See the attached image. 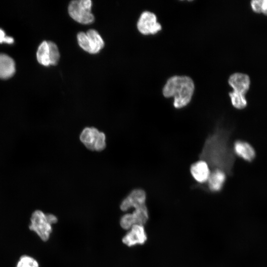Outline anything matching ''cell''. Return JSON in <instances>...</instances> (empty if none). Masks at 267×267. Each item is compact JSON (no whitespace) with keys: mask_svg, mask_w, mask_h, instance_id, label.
Wrapping results in <instances>:
<instances>
[{"mask_svg":"<svg viewBox=\"0 0 267 267\" xmlns=\"http://www.w3.org/2000/svg\"><path fill=\"white\" fill-rule=\"evenodd\" d=\"M227 174L223 171L219 169L211 170V173L207 181L204 184L198 185L205 190L212 193H217L221 191L226 181Z\"/></svg>","mask_w":267,"mask_h":267,"instance_id":"cell-9","label":"cell"},{"mask_svg":"<svg viewBox=\"0 0 267 267\" xmlns=\"http://www.w3.org/2000/svg\"><path fill=\"white\" fill-rule=\"evenodd\" d=\"M228 83L233 89V92L245 95L249 89L250 80L247 74L235 73L229 77Z\"/></svg>","mask_w":267,"mask_h":267,"instance_id":"cell-12","label":"cell"},{"mask_svg":"<svg viewBox=\"0 0 267 267\" xmlns=\"http://www.w3.org/2000/svg\"><path fill=\"white\" fill-rule=\"evenodd\" d=\"M261 12L267 15V0H263Z\"/></svg>","mask_w":267,"mask_h":267,"instance_id":"cell-23","label":"cell"},{"mask_svg":"<svg viewBox=\"0 0 267 267\" xmlns=\"http://www.w3.org/2000/svg\"><path fill=\"white\" fill-rule=\"evenodd\" d=\"M3 42L10 44L14 42V40L11 37H6L4 32L0 29V43Z\"/></svg>","mask_w":267,"mask_h":267,"instance_id":"cell-22","label":"cell"},{"mask_svg":"<svg viewBox=\"0 0 267 267\" xmlns=\"http://www.w3.org/2000/svg\"><path fill=\"white\" fill-rule=\"evenodd\" d=\"M139 31L144 34H154L161 29V26L157 21L155 14L150 11H144L141 13L137 24Z\"/></svg>","mask_w":267,"mask_h":267,"instance_id":"cell-7","label":"cell"},{"mask_svg":"<svg viewBox=\"0 0 267 267\" xmlns=\"http://www.w3.org/2000/svg\"><path fill=\"white\" fill-rule=\"evenodd\" d=\"M77 40L80 46L85 51L90 52L89 41L86 33L81 32L77 35Z\"/></svg>","mask_w":267,"mask_h":267,"instance_id":"cell-20","label":"cell"},{"mask_svg":"<svg viewBox=\"0 0 267 267\" xmlns=\"http://www.w3.org/2000/svg\"><path fill=\"white\" fill-rule=\"evenodd\" d=\"M91 6L90 0H72L68 5V13L74 20L80 23L90 24L94 21V15L91 12Z\"/></svg>","mask_w":267,"mask_h":267,"instance_id":"cell-4","label":"cell"},{"mask_svg":"<svg viewBox=\"0 0 267 267\" xmlns=\"http://www.w3.org/2000/svg\"><path fill=\"white\" fill-rule=\"evenodd\" d=\"M194 89V83L189 77L174 76L169 78L163 89L165 97H174V106L179 109L190 101Z\"/></svg>","mask_w":267,"mask_h":267,"instance_id":"cell-2","label":"cell"},{"mask_svg":"<svg viewBox=\"0 0 267 267\" xmlns=\"http://www.w3.org/2000/svg\"><path fill=\"white\" fill-rule=\"evenodd\" d=\"M149 219L146 205L134 209L132 213L124 215L120 219V224L125 230H129L133 225H144Z\"/></svg>","mask_w":267,"mask_h":267,"instance_id":"cell-6","label":"cell"},{"mask_svg":"<svg viewBox=\"0 0 267 267\" xmlns=\"http://www.w3.org/2000/svg\"><path fill=\"white\" fill-rule=\"evenodd\" d=\"M15 72V64L13 59L6 54H0V79H8Z\"/></svg>","mask_w":267,"mask_h":267,"instance_id":"cell-14","label":"cell"},{"mask_svg":"<svg viewBox=\"0 0 267 267\" xmlns=\"http://www.w3.org/2000/svg\"><path fill=\"white\" fill-rule=\"evenodd\" d=\"M58 221L52 214H45L40 210H35L30 218L29 229L35 232L43 241H47L52 231V225Z\"/></svg>","mask_w":267,"mask_h":267,"instance_id":"cell-3","label":"cell"},{"mask_svg":"<svg viewBox=\"0 0 267 267\" xmlns=\"http://www.w3.org/2000/svg\"><path fill=\"white\" fill-rule=\"evenodd\" d=\"M86 34L89 41L90 53L95 54L98 53L104 47V43L102 38L99 33L93 29L88 30Z\"/></svg>","mask_w":267,"mask_h":267,"instance_id":"cell-15","label":"cell"},{"mask_svg":"<svg viewBox=\"0 0 267 267\" xmlns=\"http://www.w3.org/2000/svg\"><path fill=\"white\" fill-rule=\"evenodd\" d=\"M233 152L234 154L248 162H252L256 157V152L253 147L248 142L241 140L234 141Z\"/></svg>","mask_w":267,"mask_h":267,"instance_id":"cell-13","label":"cell"},{"mask_svg":"<svg viewBox=\"0 0 267 267\" xmlns=\"http://www.w3.org/2000/svg\"><path fill=\"white\" fill-rule=\"evenodd\" d=\"M122 238V242L128 247L136 245H143L147 240V234L144 225L135 224Z\"/></svg>","mask_w":267,"mask_h":267,"instance_id":"cell-8","label":"cell"},{"mask_svg":"<svg viewBox=\"0 0 267 267\" xmlns=\"http://www.w3.org/2000/svg\"><path fill=\"white\" fill-rule=\"evenodd\" d=\"M80 140L89 149L100 151L106 147L105 135L93 127L85 128L80 134Z\"/></svg>","mask_w":267,"mask_h":267,"instance_id":"cell-5","label":"cell"},{"mask_svg":"<svg viewBox=\"0 0 267 267\" xmlns=\"http://www.w3.org/2000/svg\"><path fill=\"white\" fill-rule=\"evenodd\" d=\"M146 194L142 189H135L126 197L120 204L122 211H127L130 208H137L146 205Z\"/></svg>","mask_w":267,"mask_h":267,"instance_id":"cell-10","label":"cell"},{"mask_svg":"<svg viewBox=\"0 0 267 267\" xmlns=\"http://www.w3.org/2000/svg\"><path fill=\"white\" fill-rule=\"evenodd\" d=\"M16 267H39V264L34 258L28 255H23L20 257Z\"/></svg>","mask_w":267,"mask_h":267,"instance_id":"cell-19","label":"cell"},{"mask_svg":"<svg viewBox=\"0 0 267 267\" xmlns=\"http://www.w3.org/2000/svg\"><path fill=\"white\" fill-rule=\"evenodd\" d=\"M230 131L217 123L214 131L206 138L199 157L205 161L212 170L219 169L229 176L232 174L235 161L230 146Z\"/></svg>","mask_w":267,"mask_h":267,"instance_id":"cell-1","label":"cell"},{"mask_svg":"<svg viewBox=\"0 0 267 267\" xmlns=\"http://www.w3.org/2000/svg\"><path fill=\"white\" fill-rule=\"evenodd\" d=\"M50 64L52 65H56L60 58V53L56 44L52 42H47Z\"/></svg>","mask_w":267,"mask_h":267,"instance_id":"cell-18","label":"cell"},{"mask_svg":"<svg viewBox=\"0 0 267 267\" xmlns=\"http://www.w3.org/2000/svg\"><path fill=\"white\" fill-rule=\"evenodd\" d=\"M190 172L194 180L199 183L197 184L202 185L207 181L211 170L205 161L200 159L190 166Z\"/></svg>","mask_w":267,"mask_h":267,"instance_id":"cell-11","label":"cell"},{"mask_svg":"<svg viewBox=\"0 0 267 267\" xmlns=\"http://www.w3.org/2000/svg\"><path fill=\"white\" fill-rule=\"evenodd\" d=\"M263 0H253L251 1V5L253 11L256 13H261Z\"/></svg>","mask_w":267,"mask_h":267,"instance_id":"cell-21","label":"cell"},{"mask_svg":"<svg viewBox=\"0 0 267 267\" xmlns=\"http://www.w3.org/2000/svg\"><path fill=\"white\" fill-rule=\"evenodd\" d=\"M37 58L39 63L44 66H48L50 65L47 42H43L39 46L37 52Z\"/></svg>","mask_w":267,"mask_h":267,"instance_id":"cell-16","label":"cell"},{"mask_svg":"<svg viewBox=\"0 0 267 267\" xmlns=\"http://www.w3.org/2000/svg\"><path fill=\"white\" fill-rule=\"evenodd\" d=\"M232 105L236 108L242 109L247 104L245 95L236 93L233 91L229 93Z\"/></svg>","mask_w":267,"mask_h":267,"instance_id":"cell-17","label":"cell"}]
</instances>
